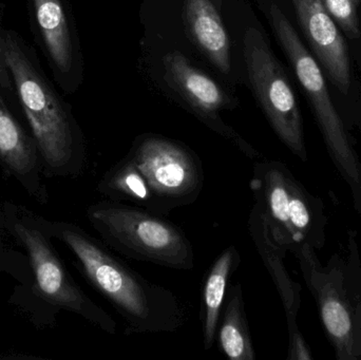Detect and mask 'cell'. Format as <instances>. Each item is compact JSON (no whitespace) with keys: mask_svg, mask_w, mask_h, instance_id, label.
<instances>
[{"mask_svg":"<svg viewBox=\"0 0 361 360\" xmlns=\"http://www.w3.org/2000/svg\"><path fill=\"white\" fill-rule=\"evenodd\" d=\"M85 277L126 323V335L173 333L187 321L185 304L171 290L150 283L103 243L75 226L61 232Z\"/></svg>","mask_w":361,"mask_h":360,"instance_id":"1","label":"cell"},{"mask_svg":"<svg viewBox=\"0 0 361 360\" xmlns=\"http://www.w3.org/2000/svg\"><path fill=\"white\" fill-rule=\"evenodd\" d=\"M88 218L109 249L129 259L173 270L195 268L190 240L164 216L127 203L104 200L89 207Z\"/></svg>","mask_w":361,"mask_h":360,"instance_id":"2","label":"cell"},{"mask_svg":"<svg viewBox=\"0 0 361 360\" xmlns=\"http://www.w3.org/2000/svg\"><path fill=\"white\" fill-rule=\"evenodd\" d=\"M2 37L8 71L42 156L53 168L69 167L74 137L65 109L17 38L11 33Z\"/></svg>","mask_w":361,"mask_h":360,"instance_id":"3","label":"cell"},{"mask_svg":"<svg viewBox=\"0 0 361 360\" xmlns=\"http://www.w3.org/2000/svg\"><path fill=\"white\" fill-rule=\"evenodd\" d=\"M128 156L147 181L160 215L192 204L203 190V164L184 144L161 135H142Z\"/></svg>","mask_w":361,"mask_h":360,"instance_id":"4","label":"cell"},{"mask_svg":"<svg viewBox=\"0 0 361 360\" xmlns=\"http://www.w3.org/2000/svg\"><path fill=\"white\" fill-rule=\"evenodd\" d=\"M244 57L250 84L269 124L288 149L305 160L302 122L296 97L281 66L256 27L246 30Z\"/></svg>","mask_w":361,"mask_h":360,"instance_id":"5","label":"cell"},{"mask_svg":"<svg viewBox=\"0 0 361 360\" xmlns=\"http://www.w3.org/2000/svg\"><path fill=\"white\" fill-rule=\"evenodd\" d=\"M271 27L294 68L297 78L309 99L329 147L339 162H353L345 127L333 105L326 80L317 61L301 42L296 30L277 4L269 8Z\"/></svg>","mask_w":361,"mask_h":360,"instance_id":"6","label":"cell"},{"mask_svg":"<svg viewBox=\"0 0 361 360\" xmlns=\"http://www.w3.org/2000/svg\"><path fill=\"white\" fill-rule=\"evenodd\" d=\"M15 230L27 247L38 287L47 299L56 306L82 315L109 335H116V321L80 291L44 236L38 230L21 224H16Z\"/></svg>","mask_w":361,"mask_h":360,"instance_id":"7","label":"cell"},{"mask_svg":"<svg viewBox=\"0 0 361 360\" xmlns=\"http://www.w3.org/2000/svg\"><path fill=\"white\" fill-rule=\"evenodd\" d=\"M166 75L171 84L188 101L195 113L212 130L231 142L238 150L250 160L262 158L241 135L227 126L218 116V111L228 105L224 91L209 76L189 63L180 53H169L164 58Z\"/></svg>","mask_w":361,"mask_h":360,"instance_id":"8","label":"cell"},{"mask_svg":"<svg viewBox=\"0 0 361 360\" xmlns=\"http://www.w3.org/2000/svg\"><path fill=\"white\" fill-rule=\"evenodd\" d=\"M301 29L333 84L343 94L351 86L347 44L322 0H293Z\"/></svg>","mask_w":361,"mask_h":360,"instance_id":"9","label":"cell"},{"mask_svg":"<svg viewBox=\"0 0 361 360\" xmlns=\"http://www.w3.org/2000/svg\"><path fill=\"white\" fill-rule=\"evenodd\" d=\"M247 226L258 253L260 254L269 274L273 277L274 283L283 300L290 329V345L294 344L301 340L295 323L298 309V294L282 263V257L286 249L274 240L267 220L257 205L250 211Z\"/></svg>","mask_w":361,"mask_h":360,"instance_id":"10","label":"cell"},{"mask_svg":"<svg viewBox=\"0 0 361 360\" xmlns=\"http://www.w3.org/2000/svg\"><path fill=\"white\" fill-rule=\"evenodd\" d=\"M241 263V256L235 245L225 249L208 270L202 285L200 321L205 351L212 350L216 340V330L224 306L227 287Z\"/></svg>","mask_w":361,"mask_h":360,"instance_id":"11","label":"cell"},{"mask_svg":"<svg viewBox=\"0 0 361 360\" xmlns=\"http://www.w3.org/2000/svg\"><path fill=\"white\" fill-rule=\"evenodd\" d=\"M189 30L204 53L223 73L231 71V46L226 30L210 0H185Z\"/></svg>","mask_w":361,"mask_h":360,"instance_id":"12","label":"cell"},{"mask_svg":"<svg viewBox=\"0 0 361 360\" xmlns=\"http://www.w3.org/2000/svg\"><path fill=\"white\" fill-rule=\"evenodd\" d=\"M216 340H218L219 350L229 359H256L241 283L227 287Z\"/></svg>","mask_w":361,"mask_h":360,"instance_id":"13","label":"cell"},{"mask_svg":"<svg viewBox=\"0 0 361 360\" xmlns=\"http://www.w3.org/2000/svg\"><path fill=\"white\" fill-rule=\"evenodd\" d=\"M97 190L107 200L135 205L160 215L147 181L128 154L103 175Z\"/></svg>","mask_w":361,"mask_h":360,"instance_id":"14","label":"cell"},{"mask_svg":"<svg viewBox=\"0 0 361 360\" xmlns=\"http://www.w3.org/2000/svg\"><path fill=\"white\" fill-rule=\"evenodd\" d=\"M36 21L51 59L61 72L71 69V36L61 0H33Z\"/></svg>","mask_w":361,"mask_h":360,"instance_id":"15","label":"cell"},{"mask_svg":"<svg viewBox=\"0 0 361 360\" xmlns=\"http://www.w3.org/2000/svg\"><path fill=\"white\" fill-rule=\"evenodd\" d=\"M0 159L16 173L25 175L35 165V150L0 97Z\"/></svg>","mask_w":361,"mask_h":360,"instance_id":"16","label":"cell"},{"mask_svg":"<svg viewBox=\"0 0 361 360\" xmlns=\"http://www.w3.org/2000/svg\"><path fill=\"white\" fill-rule=\"evenodd\" d=\"M322 316L326 330L338 342H345L351 335V317L345 304L338 298L329 297L322 299Z\"/></svg>","mask_w":361,"mask_h":360,"instance_id":"17","label":"cell"},{"mask_svg":"<svg viewBox=\"0 0 361 360\" xmlns=\"http://www.w3.org/2000/svg\"><path fill=\"white\" fill-rule=\"evenodd\" d=\"M331 17L338 23L348 37H360L358 6L361 0H322Z\"/></svg>","mask_w":361,"mask_h":360,"instance_id":"18","label":"cell"},{"mask_svg":"<svg viewBox=\"0 0 361 360\" xmlns=\"http://www.w3.org/2000/svg\"><path fill=\"white\" fill-rule=\"evenodd\" d=\"M8 63H6V50H4V37L0 36V85L4 88L10 87V77H8Z\"/></svg>","mask_w":361,"mask_h":360,"instance_id":"19","label":"cell"}]
</instances>
